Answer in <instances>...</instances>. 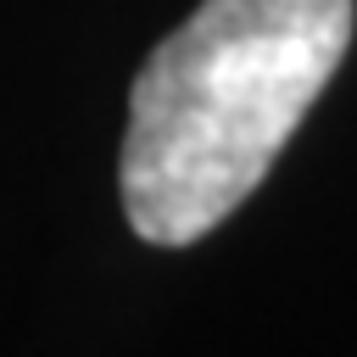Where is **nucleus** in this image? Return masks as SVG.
Returning <instances> with one entry per match:
<instances>
[{"label":"nucleus","instance_id":"obj_1","mask_svg":"<svg viewBox=\"0 0 357 357\" xmlns=\"http://www.w3.org/2000/svg\"><path fill=\"white\" fill-rule=\"evenodd\" d=\"M351 45V0H201L139 67L123 212L151 245H195L273 167Z\"/></svg>","mask_w":357,"mask_h":357}]
</instances>
